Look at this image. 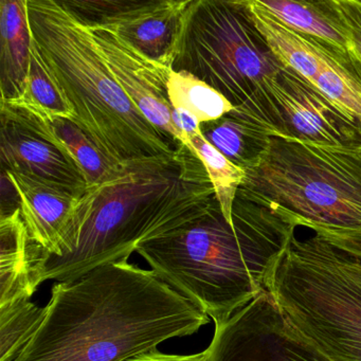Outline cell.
<instances>
[{
  "label": "cell",
  "mask_w": 361,
  "mask_h": 361,
  "mask_svg": "<svg viewBox=\"0 0 361 361\" xmlns=\"http://www.w3.org/2000/svg\"><path fill=\"white\" fill-rule=\"evenodd\" d=\"M46 310L16 361H124L210 321L154 270L128 259L56 283Z\"/></svg>",
  "instance_id": "cell-1"
},
{
  "label": "cell",
  "mask_w": 361,
  "mask_h": 361,
  "mask_svg": "<svg viewBox=\"0 0 361 361\" xmlns=\"http://www.w3.org/2000/svg\"><path fill=\"white\" fill-rule=\"evenodd\" d=\"M204 164L187 145L174 155L121 162L113 178L90 185L73 221L64 257L29 244L31 281L71 282L98 266L128 259L145 240L204 215L215 202Z\"/></svg>",
  "instance_id": "cell-2"
},
{
  "label": "cell",
  "mask_w": 361,
  "mask_h": 361,
  "mask_svg": "<svg viewBox=\"0 0 361 361\" xmlns=\"http://www.w3.org/2000/svg\"><path fill=\"white\" fill-rule=\"evenodd\" d=\"M227 221L219 202L204 215L141 243L136 252L215 325L229 320L265 289L299 221L240 189Z\"/></svg>",
  "instance_id": "cell-3"
},
{
  "label": "cell",
  "mask_w": 361,
  "mask_h": 361,
  "mask_svg": "<svg viewBox=\"0 0 361 361\" xmlns=\"http://www.w3.org/2000/svg\"><path fill=\"white\" fill-rule=\"evenodd\" d=\"M33 42L77 123L114 164L171 156L181 145L135 106L109 71L87 26L58 0H27Z\"/></svg>",
  "instance_id": "cell-4"
},
{
  "label": "cell",
  "mask_w": 361,
  "mask_h": 361,
  "mask_svg": "<svg viewBox=\"0 0 361 361\" xmlns=\"http://www.w3.org/2000/svg\"><path fill=\"white\" fill-rule=\"evenodd\" d=\"M265 289L289 324L331 361H361V276L354 257L318 234L293 235Z\"/></svg>",
  "instance_id": "cell-5"
},
{
  "label": "cell",
  "mask_w": 361,
  "mask_h": 361,
  "mask_svg": "<svg viewBox=\"0 0 361 361\" xmlns=\"http://www.w3.org/2000/svg\"><path fill=\"white\" fill-rule=\"evenodd\" d=\"M240 189L286 211L301 227L361 229L358 149L271 137Z\"/></svg>",
  "instance_id": "cell-6"
},
{
  "label": "cell",
  "mask_w": 361,
  "mask_h": 361,
  "mask_svg": "<svg viewBox=\"0 0 361 361\" xmlns=\"http://www.w3.org/2000/svg\"><path fill=\"white\" fill-rule=\"evenodd\" d=\"M284 66L255 26L247 0L190 1L173 71L191 73L238 107L263 94Z\"/></svg>",
  "instance_id": "cell-7"
},
{
  "label": "cell",
  "mask_w": 361,
  "mask_h": 361,
  "mask_svg": "<svg viewBox=\"0 0 361 361\" xmlns=\"http://www.w3.org/2000/svg\"><path fill=\"white\" fill-rule=\"evenodd\" d=\"M232 111L262 126L271 137L350 149L361 147L358 128L318 88L287 66L263 96Z\"/></svg>",
  "instance_id": "cell-8"
},
{
  "label": "cell",
  "mask_w": 361,
  "mask_h": 361,
  "mask_svg": "<svg viewBox=\"0 0 361 361\" xmlns=\"http://www.w3.org/2000/svg\"><path fill=\"white\" fill-rule=\"evenodd\" d=\"M208 361H331L308 343L264 290L215 325Z\"/></svg>",
  "instance_id": "cell-9"
},
{
  "label": "cell",
  "mask_w": 361,
  "mask_h": 361,
  "mask_svg": "<svg viewBox=\"0 0 361 361\" xmlns=\"http://www.w3.org/2000/svg\"><path fill=\"white\" fill-rule=\"evenodd\" d=\"M3 170L60 185L82 197L90 185L50 124L32 111L0 101Z\"/></svg>",
  "instance_id": "cell-10"
},
{
  "label": "cell",
  "mask_w": 361,
  "mask_h": 361,
  "mask_svg": "<svg viewBox=\"0 0 361 361\" xmlns=\"http://www.w3.org/2000/svg\"><path fill=\"white\" fill-rule=\"evenodd\" d=\"M190 1L73 0L64 3L84 24L109 29L149 60L172 69L181 20Z\"/></svg>",
  "instance_id": "cell-11"
},
{
  "label": "cell",
  "mask_w": 361,
  "mask_h": 361,
  "mask_svg": "<svg viewBox=\"0 0 361 361\" xmlns=\"http://www.w3.org/2000/svg\"><path fill=\"white\" fill-rule=\"evenodd\" d=\"M87 27L109 71L135 106L159 132L177 145H183L173 123L169 100L168 83L173 69L149 60L109 29Z\"/></svg>",
  "instance_id": "cell-12"
},
{
  "label": "cell",
  "mask_w": 361,
  "mask_h": 361,
  "mask_svg": "<svg viewBox=\"0 0 361 361\" xmlns=\"http://www.w3.org/2000/svg\"><path fill=\"white\" fill-rule=\"evenodd\" d=\"M7 173L20 195V211L30 240L45 255H66L81 197L48 181Z\"/></svg>",
  "instance_id": "cell-13"
},
{
  "label": "cell",
  "mask_w": 361,
  "mask_h": 361,
  "mask_svg": "<svg viewBox=\"0 0 361 361\" xmlns=\"http://www.w3.org/2000/svg\"><path fill=\"white\" fill-rule=\"evenodd\" d=\"M32 35L27 0L0 1V92L13 102L24 96L30 68Z\"/></svg>",
  "instance_id": "cell-14"
},
{
  "label": "cell",
  "mask_w": 361,
  "mask_h": 361,
  "mask_svg": "<svg viewBox=\"0 0 361 361\" xmlns=\"http://www.w3.org/2000/svg\"><path fill=\"white\" fill-rule=\"evenodd\" d=\"M318 41V88L361 132V61L348 50Z\"/></svg>",
  "instance_id": "cell-15"
},
{
  "label": "cell",
  "mask_w": 361,
  "mask_h": 361,
  "mask_svg": "<svg viewBox=\"0 0 361 361\" xmlns=\"http://www.w3.org/2000/svg\"><path fill=\"white\" fill-rule=\"evenodd\" d=\"M259 3L281 23L297 32L350 51V33L334 0H259Z\"/></svg>",
  "instance_id": "cell-16"
},
{
  "label": "cell",
  "mask_w": 361,
  "mask_h": 361,
  "mask_svg": "<svg viewBox=\"0 0 361 361\" xmlns=\"http://www.w3.org/2000/svg\"><path fill=\"white\" fill-rule=\"evenodd\" d=\"M29 238L22 211L0 217V306L35 293L31 281Z\"/></svg>",
  "instance_id": "cell-17"
},
{
  "label": "cell",
  "mask_w": 361,
  "mask_h": 361,
  "mask_svg": "<svg viewBox=\"0 0 361 361\" xmlns=\"http://www.w3.org/2000/svg\"><path fill=\"white\" fill-rule=\"evenodd\" d=\"M247 5L255 26L279 60L314 84L320 59L317 39L281 23L259 5V0H247Z\"/></svg>",
  "instance_id": "cell-18"
},
{
  "label": "cell",
  "mask_w": 361,
  "mask_h": 361,
  "mask_svg": "<svg viewBox=\"0 0 361 361\" xmlns=\"http://www.w3.org/2000/svg\"><path fill=\"white\" fill-rule=\"evenodd\" d=\"M202 136L230 161L251 168L263 157L270 145L269 133L262 126L230 111L221 119L202 123Z\"/></svg>",
  "instance_id": "cell-19"
},
{
  "label": "cell",
  "mask_w": 361,
  "mask_h": 361,
  "mask_svg": "<svg viewBox=\"0 0 361 361\" xmlns=\"http://www.w3.org/2000/svg\"><path fill=\"white\" fill-rule=\"evenodd\" d=\"M6 103L24 107L44 119L64 118L75 121L73 109L61 92L56 80L48 71L33 39L28 83L24 96L20 100Z\"/></svg>",
  "instance_id": "cell-20"
},
{
  "label": "cell",
  "mask_w": 361,
  "mask_h": 361,
  "mask_svg": "<svg viewBox=\"0 0 361 361\" xmlns=\"http://www.w3.org/2000/svg\"><path fill=\"white\" fill-rule=\"evenodd\" d=\"M168 94L173 109L192 114L200 123L221 119L234 109L223 94L185 71H172Z\"/></svg>",
  "instance_id": "cell-21"
},
{
  "label": "cell",
  "mask_w": 361,
  "mask_h": 361,
  "mask_svg": "<svg viewBox=\"0 0 361 361\" xmlns=\"http://www.w3.org/2000/svg\"><path fill=\"white\" fill-rule=\"evenodd\" d=\"M29 298L0 306V361H16L46 316Z\"/></svg>",
  "instance_id": "cell-22"
},
{
  "label": "cell",
  "mask_w": 361,
  "mask_h": 361,
  "mask_svg": "<svg viewBox=\"0 0 361 361\" xmlns=\"http://www.w3.org/2000/svg\"><path fill=\"white\" fill-rule=\"evenodd\" d=\"M50 124L71 157L83 171L88 185H101L117 174L119 164L109 160L77 123L58 118L50 120Z\"/></svg>",
  "instance_id": "cell-23"
},
{
  "label": "cell",
  "mask_w": 361,
  "mask_h": 361,
  "mask_svg": "<svg viewBox=\"0 0 361 361\" xmlns=\"http://www.w3.org/2000/svg\"><path fill=\"white\" fill-rule=\"evenodd\" d=\"M190 145L195 151L208 172L214 188L215 197L227 221H232V210L238 190L245 178V170L230 161L202 136V133L190 139Z\"/></svg>",
  "instance_id": "cell-24"
},
{
  "label": "cell",
  "mask_w": 361,
  "mask_h": 361,
  "mask_svg": "<svg viewBox=\"0 0 361 361\" xmlns=\"http://www.w3.org/2000/svg\"><path fill=\"white\" fill-rule=\"evenodd\" d=\"M334 1L350 33V51L361 61V0Z\"/></svg>",
  "instance_id": "cell-25"
},
{
  "label": "cell",
  "mask_w": 361,
  "mask_h": 361,
  "mask_svg": "<svg viewBox=\"0 0 361 361\" xmlns=\"http://www.w3.org/2000/svg\"><path fill=\"white\" fill-rule=\"evenodd\" d=\"M310 230L334 246L345 251L361 263V229H327L314 227Z\"/></svg>",
  "instance_id": "cell-26"
},
{
  "label": "cell",
  "mask_w": 361,
  "mask_h": 361,
  "mask_svg": "<svg viewBox=\"0 0 361 361\" xmlns=\"http://www.w3.org/2000/svg\"><path fill=\"white\" fill-rule=\"evenodd\" d=\"M172 121L183 138V145H187L192 152L195 153V151L190 145V139L202 133V130H200L202 123L200 120L195 116L183 111V109H173Z\"/></svg>",
  "instance_id": "cell-27"
},
{
  "label": "cell",
  "mask_w": 361,
  "mask_h": 361,
  "mask_svg": "<svg viewBox=\"0 0 361 361\" xmlns=\"http://www.w3.org/2000/svg\"><path fill=\"white\" fill-rule=\"evenodd\" d=\"M1 214L0 217L8 216L20 209V200L16 185L12 183L7 171L1 173Z\"/></svg>",
  "instance_id": "cell-28"
},
{
  "label": "cell",
  "mask_w": 361,
  "mask_h": 361,
  "mask_svg": "<svg viewBox=\"0 0 361 361\" xmlns=\"http://www.w3.org/2000/svg\"><path fill=\"white\" fill-rule=\"evenodd\" d=\"M124 361H208V350L192 355H170L164 354L156 350L151 352L137 355Z\"/></svg>",
  "instance_id": "cell-29"
},
{
  "label": "cell",
  "mask_w": 361,
  "mask_h": 361,
  "mask_svg": "<svg viewBox=\"0 0 361 361\" xmlns=\"http://www.w3.org/2000/svg\"><path fill=\"white\" fill-rule=\"evenodd\" d=\"M355 259V257H354ZM355 266H356L357 272H358L359 276H361V263L358 261V259H355Z\"/></svg>",
  "instance_id": "cell-30"
},
{
  "label": "cell",
  "mask_w": 361,
  "mask_h": 361,
  "mask_svg": "<svg viewBox=\"0 0 361 361\" xmlns=\"http://www.w3.org/2000/svg\"><path fill=\"white\" fill-rule=\"evenodd\" d=\"M358 151H359V153L361 154V147H358Z\"/></svg>",
  "instance_id": "cell-31"
}]
</instances>
